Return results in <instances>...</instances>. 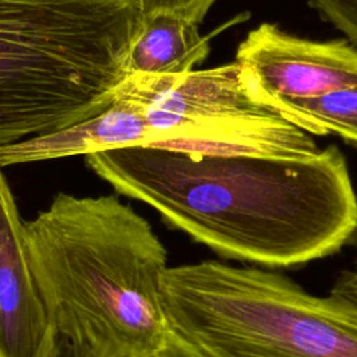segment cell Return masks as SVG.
Here are the masks:
<instances>
[{
	"label": "cell",
	"mask_w": 357,
	"mask_h": 357,
	"mask_svg": "<svg viewBox=\"0 0 357 357\" xmlns=\"http://www.w3.org/2000/svg\"><path fill=\"white\" fill-rule=\"evenodd\" d=\"M86 165L226 258L296 266L337 252L357 234V195L335 145L305 158L135 145L86 155Z\"/></svg>",
	"instance_id": "cell-1"
},
{
	"label": "cell",
	"mask_w": 357,
	"mask_h": 357,
	"mask_svg": "<svg viewBox=\"0 0 357 357\" xmlns=\"http://www.w3.org/2000/svg\"><path fill=\"white\" fill-rule=\"evenodd\" d=\"M26 254L59 336L96 357H153L169 329L160 304L166 248L116 195L59 192L24 222Z\"/></svg>",
	"instance_id": "cell-2"
},
{
	"label": "cell",
	"mask_w": 357,
	"mask_h": 357,
	"mask_svg": "<svg viewBox=\"0 0 357 357\" xmlns=\"http://www.w3.org/2000/svg\"><path fill=\"white\" fill-rule=\"evenodd\" d=\"M141 21L138 0H0V146L106 110Z\"/></svg>",
	"instance_id": "cell-3"
},
{
	"label": "cell",
	"mask_w": 357,
	"mask_h": 357,
	"mask_svg": "<svg viewBox=\"0 0 357 357\" xmlns=\"http://www.w3.org/2000/svg\"><path fill=\"white\" fill-rule=\"evenodd\" d=\"M167 326L206 357H357V307L255 266L201 261L160 278Z\"/></svg>",
	"instance_id": "cell-4"
},
{
	"label": "cell",
	"mask_w": 357,
	"mask_h": 357,
	"mask_svg": "<svg viewBox=\"0 0 357 357\" xmlns=\"http://www.w3.org/2000/svg\"><path fill=\"white\" fill-rule=\"evenodd\" d=\"M114 99L128 100L144 113V146L276 158L319 152L311 134L247 92L236 61L181 74H128Z\"/></svg>",
	"instance_id": "cell-5"
},
{
	"label": "cell",
	"mask_w": 357,
	"mask_h": 357,
	"mask_svg": "<svg viewBox=\"0 0 357 357\" xmlns=\"http://www.w3.org/2000/svg\"><path fill=\"white\" fill-rule=\"evenodd\" d=\"M234 61L247 92L268 107L357 86V47L346 38L314 40L264 22L238 45Z\"/></svg>",
	"instance_id": "cell-6"
},
{
	"label": "cell",
	"mask_w": 357,
	"mask_h": 357,
	"mask_svg": "<svg viewBox=\"0 0 357 357\" xmlns=\"http://www.w3.org/2000/svg\"><path fill=\"white\" fill-rule=\"evenodd\" d=\"M57 337L29 265L24 222L0 172V357H54Z\"/></svg>",
	"instance_id": "cell-7"
},
{
	"label": "cell",
	"mask_w": 357,
	"mask_h": 357,
	"mask_svg": "<svg viewBox=\"0 0 357 357\" xmlns=\"http://www.w3.org/2000/svg\"><path fill=\"white\" fill-rule=\"evenodd\" d=\"M148 123L141 109L114 99L102 113L63 130L0 146V166L42 162L77 155L145 145Z\"/></svg>",
	"instance_id": "cell-8"
},
{
	"label": "cell",
	"mask_w": 357,
	"mask_h": 357,
	"mask_svg": "<svg viewBox=\"0 0 357 357\" xmlns=\"http://www.w3.org/2000/svg\"><path fill=\"white\" fill-rule=\"evenodd\" d=\"M209 54V39L198 25L172 13L142 17L128 54V74H181Z\"/></svg>",
	"instance_id": "cell-9"
},
{
	"label": "cell",
	"mask_w": 357,
	"mask_h": 357,
	"mask_svg": "<svg viewBox=\"0 0 357 357\" xmlns=\"http://www.w3.org/2000/svg\"><path fill=\"white\" fill-rule=\"evenodd\" d=\"M271 107L311 135L332 132L357 148V86L311 98L282 99Z\"/></svg>",
	"instance_id": "cell-10"
},
{
	"label": "cell",
	"mask_w": 357,
	"mask_h": 357,
	"mask_svg": "<svg viewBox=\"0 0 357 357\" xmlns=\"http://www.w3.org/2000/svg\"><path fill=\"white\" fill-rule=\"evenodd\" d=\"M322 20L357 47V0H308Z\"/></svg>",
	"instance_id": "cell-11"
},
{
	"label": "cell",
	"mask_w": 357,
	"mask_h": 357,
	"mask_svg": "<svg viewBox=\"0 0 357 357\" xmlns=\"http://www.w3.org/2000/svg\"><path fill=\"white\" fill-rule=\"evenodd\" d=\"M216 0H138L142 17L172 13L199 25Z\"/></svg>",
	"instance_id": "cell-12"
},
{
	"label": "cell",
	"mask_w": 357,
	"mask_h": 357,
	"mask_svg": "<svg viewBox=\"0 0 357 357\" xmlns=\"http://www.w3.org/2000/svg\"><path fill=\"white\" fill-rule=\"evenodd\" d=\"M153 357H206L194 344L172 331H166L163 343Z\"/></svg>",
	"instance_id": "cell-13"
},
{
	"label": "cell",
	"mask_w": 357,
	"mask_h": 357,
	"mask_svg": "<svg viewBox=\"0 0 357 357\" xmlns=\"http://www.w3.org/2000/svg\"><path fill=\"white\" fill-rule=\"evenodd\" d=\"M331 293L357 307V271L342 272L331 289Z\"/></svg>",
	"instance_id": "cell-14"
},
{
	"label": "cell",
	"mask_w": 357,
	"mask_h": 357,
	"mask_svg": "<svg viewBox=\"0 0 357 357\" xmlns=\"http://www.w3.org/2000/svg\"><path fill=\"white\" fill-rule=\"evenodd\" d=\"M54 357H96V356L92 354L88 349L73 343L67 337L59 336Z\"/></svg>",
	"instance_id": "cell-15"
}]
</instances>
